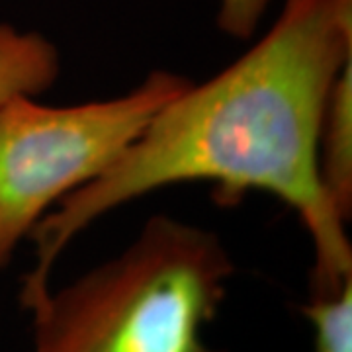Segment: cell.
Masks as SVG:
<instances>
[{
  "label": "cell",
  "instance_id": "obj_1",
  "mask_svg": "<svg viewBox=\"0 0 352 352\" xmlns=\"http://www.w3.org/2000/svg\"><path fill=\"white\" fill-rule=\"evenodd\" d=\"M351 61L352 0H284L251 50L204 85L190 82L98 178L39 219L22 307L45 302L53 264L90 223L182 182H210L223 208L249 192L284 201L314 245L309 298L340 292L352 282V247L321 182L319 135L329 94Z\"/></svg>",
  "mask_w": 352,
  "mask_h": 352
},
{
  "label": "cell",
  "instance_id": "obj_2",
  "mask_svg": "<svg viewBox=\"0 0 352 352\" xmlns=\"http://www.w3.org/2000/svg\"><path fill=\"white\" fill-rule=\"evenodd\" d=\"M233 272L215 233L153 215L122 254L32 311V352H215L201 333Z\"/></svg>",
  "mask_w": 352,
  "mask_h": 352
},
{
  "label": "cell",
  "instance_id": "obj_3",
  "mask_svg": "<svg viewBox=\"0 0 352 352\" xmlns=\"http://www.w3.org/2000/svg\"><path fill=\"white\" fill-rule=\"evenodd\" d=\"M190 82L159 69L110 100L43 106L22 94L2 102L0 270L51 206L98 178Z\"/></svg>",
  "mask_w": 352,
  "mask_h": 352
},
{
  "label": "cell",
  "instance_id": "obj_4",
  "mask_svg": "<svg viewBox=\"0 0 352 352\" xmlns=\"http://www.w3.org/2000/svg\"><path fill=\"white\" fill-rule=\"evenodd\" d=\"M319 175L329 200L349 221L352 212V61L329 94L319 135Z\"/></svg>",
  "mask_w": 352,
  "mask_h": 352
},
{
  "label": "cell",
  "instance_id": "obj_5",
  "mask_svg": "<svg viewBox=\"0 0 352 352\" xmlns=\"http://www.w3.org/2000/svg\"><path fill=\"white\" fill-rule=\"evenodd\" d=\"M59 69V53L50 39L0 24V104L45 92L57 80Z\"/></svg>",
  "mask_w": 352,
  "mask_h": 352
},
{
  "label": "cell",
  "instance_id": "obj_6",
  "mask_svg": "<svg viewBox=\"0 0 352 352\" xmlns=\"http://www.w3.org/2000/svg\"><path fill=\"white\" fill-rule=\"evenodd\" d=\"M314 329V352H352V282L300 307Z\"/></svg>",
  "mask_w": 352,
  "mask_h": 352
},
{
  "label": "cell",
  "instance_id": "obj_7",
  "mask_svg": "<svg viewBox=\"0 0 352 352\" xmlns=\"http://www.w3.org/2000/svg\"><path fill=\"white\" fill-rule=\"evenodd\" d=\"M270 0H219L217 24L235 38H249L263 18Z\"/></svg>",
  "mask_w": 352,
  "mask_h": 352
}]
</instances>
